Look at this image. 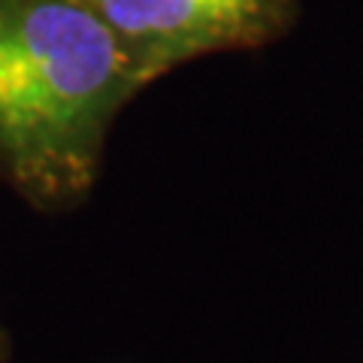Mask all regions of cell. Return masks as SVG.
I'll use <instances>...</instances> for the list:
<instances>
[{
    "label": "cell",
    "instance_id": "obj_1",
    "mask_svg": "<svg viewBox=\"0 0 363 363\" xmlns=\"http://www.w3.org/2000/svg\"><path fill=\"white\" fill-rule=\"evenodd\" d=\"M143 91L88 0H0V179L40 212L79 206Z\"/></svg>",
    "mask_w": 363,
    "mask_h": 363
},
{
    "label": "cell",
    "instance_id": "obj_2",
    "mask_svg": "<svg viewBox=\"0 0 363 363\" xmlns=\"http://www.w3.org/2000/svg\"><path fill=\"white\" fill-rule=\"evenodd\" d=\"M118 40L143 88L176 67L281 40L300 18V0H88Z\"/></svg>",
    "mask_w": 363,
    "mask_h": 363
},
{
    "label": "cell",
    "instance_id": "obj_3",
    "mask_svg": "<svg viewBox=\"0 0 363 363\" xmlns=\"http://www.w3.org/2000/svg\"><path fill=\"white\" fill-rule=\"evenodd\" d=\"M6 354H9V339H6L4 318H0V363H6Z\"/></svg>",
    "mask_w": 363,
    "mask_h": 363
}]
</instances>
